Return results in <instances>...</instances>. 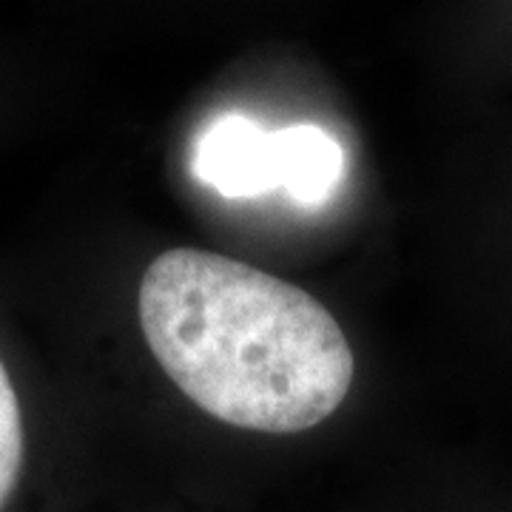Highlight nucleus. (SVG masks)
I'll return each mask as SVG.
<instances>
[{
	"instance_id": "nucleus-3",
	"label": "nucleus",
	"mask_w": 512,
	"mask_h": 512,
	"mask_svg": "<svg viewBox=\"0 0 512 512\" xmlns=\"http://www.w3.org/2000/svg\"><path fill=\"white\" fill-rule=\"evenodd\" d=\"M279 191L302 208H322L345 180V151L339 140L316 123L276 128Z\"/></svg>"
},
{
	"instance_id": "nucleus-2",
	"label": "nucleus",
	"mask_w": 512,
	"mask_h": 512,
	"mask_svg": "<svg viewBox=\"0 0 512 512\" xmlns=\"http://www.w3.org/2000/svg\"><path fill=\"white\" fill-rule=\"evenodd\" d=\"M191 168L202 185L231 200L279 191L276 128L268 131L245 114H222L200 134Z\"/></svg>"
},
{
	"instance_id": "nucleus-1",
	"label": "nucleus",
	"mask_w": 512,
	"mask_h": 512,
	"mask_svg": "<svg viewBox=\"0 0 512 512\" xmlns=\"http://www.w3.org/2000/svg\"><path fill=\"white\" fill-rule=\"evenodd\" d=\"M137 313L165 376L231 427L311 430L342 407L356 376L348 336L319 299L231 256L160 254Z\"/></svg>"
},
{
	"instance_id": "nucleus-4",
	"label": "nucleus",
	"mask_w": 512,
	"mask_h": 512,
	"mask_svg": "<svg viewBox=\"0 0 512 512\" xmlns=\"http://www.w3.org/2000/svg\"><path fill=\"white\" fill-rule=\"evenodd\" d=\"M23 416L15 387L0 362V512L9 504L23 470Z\"/></svg>"
}]
</instances>
